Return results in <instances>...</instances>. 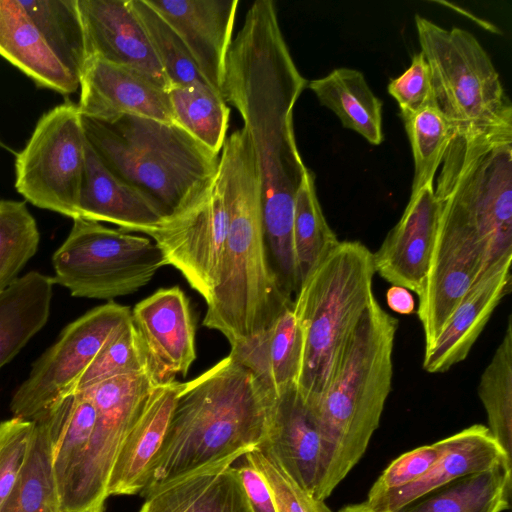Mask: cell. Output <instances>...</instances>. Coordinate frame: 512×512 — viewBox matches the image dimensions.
Masks as SVG:
<instances>
[{"label":"cell","instance_id":"obj_1","mask_svg":"<svg viewBox=\"0 0 512 512\" xmlns=\"http://www.w3.org/2000/svg\"><path fill=\"white\" fill-rule=\"evenodd\" d=\"M306 85L282 34L274 1H255L232 41L221 94L240 114L253 147L266 247L287 294L299 286L293 216L307 167L297 146L293 115Z\"/></svg>","mask_w":512,"mask_h":512},{"label":"cell","instance_id":"obj_2","mask_svg":"<svg viewBox=\"0 0 512 512\" xmlns=\"http://www.w3.org/2000/svg\"><path fill=\"white\" fill-rule=\"evenodd\" d=\"M276 397L228 355L182 383L141 496L192 472L237 460L267 438Z\"/></svg>","mask_w":512,"mask_h":512},{"label":"cell","instance_id":"obj_3","mask_svg":"<svg viewBox=\"0 0 512 512\" xmlns=\"http://www.w3.org/2000/svg\"><path fill=\"white\" fill-rule=\"evenodd\" d=\"M217 171L228 229L219 283L206 304L203 325L233 346L268 328L293 299L281 289L270 263L259 171L244 127L226 138Z\"/></svg>","mask_w":512,"mask_h":512},{"label":"cell","instance_id":"obj_4","mask_svg":"<svg viewBox=\"0 0 512 512\" xmlns=\"http://www.w3.org/2000/svg\"><path fill=\"white\" fill-rule=\"evenodd\" d=\"M398 319L374 297L325 389L310 405L321 438L314 496L326 500L364 455L392 388Z\"/></svg>","mask_w":512,"mask_h":512},{"label":"cell","instance_id":"obj_5","mask_svg":"<svg viewBox=\"0 0 512 512\" xmlns=\"http://www.w3.org/2000/svg\"><path fill=\"white\" fill-rule=\"evenodd\" d=\"M86 141L118 179L165 217L198 195L217 173L219 155L179 124L124 115L103 122L81 115Z\"/></svg>","mask_w":512,"mask_h":512},{"label":"cell","instance_id":"obj_6","mask_svg":"<svg viewBox=\"0 0 512 512\" xmlns=\"http://www.w3.org/2000/svg\"><path fill=\"white\" fill-rule=\"evenodd\" d=\"M373 253L359 241H339L301 283L293 311L304 349L297 389L308 406L328 384L365 309L375 297Z\"/></svg>","mask_w":512,"mask_h":512},{"label":"cell","instance_id":"obj_7","mask_svg":"<svg viewBox=\"0 0 512 512\" xmlns=\"http://www.w3.org/2000/svg\"><path fill=\"white\" fill-rule=\"evenodd\" d=\"M421 53L431 72L435 106L455 133L512 123V107L490 56L474 35L416 14Z\"/></svg>","mask_w":512,"mask_h":512},{"label":"cell","instance_id":"obj_8","mask_svg":"<svg viewBox=\"0 0 512 512\" xmlns=\"http://www.w3.org/2000/svg\"><path fill=\"white\" fill-rule=\"evenodd\" d=\"M52 264L54 283L72 296L110 301L135 293L166 266L151 238L82 218L73 219Z\"/></svg>","mask_w":512,"mask_h":512},{"label":"cell","instance_id":"obj_9","mask_svg":"<svg viewBox=\"0 0 512 512\" xmlns=\"http://www.w3.org/2000/svg\"><path fill=\"white\" fill-rule=\"evenodd\" d=\"M85 147L78 106L68 101L54 107L16 156L17 191L39 208L79 218Z\"/></svg>","mask_w":512,"mask_h":512},{"label":"cell","instance_id":"obj_10","mask_svg":"<svg viewBox=\"0 0 512 512\" xmlns=\"http://www.w3.org/2000/svg\"><path fill=\"white\" fill-rule=\"evenodd\" d=\"M157 383L150 371L117 376L86 390L96 418L84 456L59 497V512L104 507L119 450Z\"/></svg>","mask_w":512,"mask_h":512},{"label":"cell","instance_id":"obj_11","mask_svg":"<svg viewBox=\"0 0 512 512\" xmlns=\"http://www.w3.org/2000/svg\"><path fill=\"white\" fill-rule=\"evenodd\" d=\"M130 318L128 306L109 301L68 324L13 394V417L35 421L58 400L75 392L91 362Z\"/></svg>","mask_w":512,"mask_h":512},{"label":"cell","instance_id":"obj_12","mask_svg":"<svg viewBox=\"0 0 512 512\" xmlns=\"http://www.w3.org/2000/svg\"><path fill=\"white\" fill-rule=\"evenodd\" d=\"M227 229L226 204L217 171L198 195L165 217L148 235L160 249L166 266L177 269L208 304L219 283Z\"/></svg>","mask_w":512,"mask_h":512},{"label":"cell","instance_id":"obj_13","mask_svg":"<svg viewBox=\"0 0 512 512\" xmlns=\"http://www.w3.org/2000/svg\"><path fill=\"white\" fill-rule=\"evenodd\" d=\"M490 269L479 241L438 212L434 246L419 292L418 318L429 346L477 279Z\"/></svg>","mask_w":512,"mask_h":512},{"label":"cell","instance_id":"obj_14","mask_svg":"<svg viewBox=\"0 0 512 512\" xmlns=\"http://www.w3.org/2000/svg\"><path fill=\"white\" fill-rule=\"evenodd\" d=\"M132 321L144 343L157 383L186 376L196 358L189 300L178 287L161 288L138 302Z\"/></svg>","mask_w":512,"mask_h":512},{"label":"cell","instance_id":"obj_15","mask_svg":"<svg viewBox=\"0 0 512 512\" xmlns=\"http://www.w3.org/2000/svg\"><path fill=\"white\" fill-rule=\"evenodd\" d=\"M88 58L130 68L168 92L170 82L129 0H77Z\"/></svg>","mask_w":512,"mask_h":512},{"label":"cell","instance_id":"obj_16","mask_svg":"<svg viewBox=\"0 0 512 512\" xmlns=\"http://www.w3.org/2000/svg\"><path fill=\"white\" fill-rule=\"evenodd\" d=\"M178 34L205 82L222 96L238 0H145Z\"/></svg>","mask_w":512,"mask_h":512},{"label":"cell","instance_id":"obj_17","mask_svg":"<svg viewBox=\"0 0 512 512\" xmlns=\"http://www.w3.org/2000/svg\"><path fill=\"white\" fill-rule=\"evenodd\" d=\"M79 88L82 116L111 122L134 115L177 124L168 92L130 68L89 57Z\"/></svg>","mask_w":512,"mask_h":512},{"label":"cell","instance_id":"obj_18","mask_svg":"<svg viewBox=\"0 0 512 512\" xmlns=\"http://www.w3.org/2000/svg\"><path fill=\"white\" fill-rule=\"evenodd\" d=\"M438 222L434 183L410 196L396 225L373 253L375 272L395 286L419 294L428 270Z\"/></svg>","mask_w":512,"mask_h":512},{"label":"cell","instance_id":"obj_19","mask_svg":"<svg viewBox=\"0 0 512 512\" xmlns=\"http://www.w3.org/2000/svg\"><path fill=\"white\" fill-rule=\"evenodd\" d=\"M511 260L486 270L462 298L435 340L423 369L442 373L466 359L501 300L511 291Z\"/></svg>","mask_w":512,"mask_h":512},{"label":"cell","instance_id":"obj_20","mask_svg":"<svg viewBox=\"0 0 512 512\" xmlns=\"http://www.w3.org/2000/svg\"><path fill=\"white\" fill-rule=\"evenodd\" d=\"M442 452L421 477L370 505L377 512H397L427 494L469 474L512 463L487 426L474 424L441 439Z\"/></svg>","mask_w":512,"mask_h":512},{"label":"cell","instance_id":"obj_21","mask_svg":"<svg viewBox=\"0 0 512 512\" xmlns=\"http://www.w3.org/2000/svg\"><path fill=\"white\" fill-rule=\"evenodd\" d=\"M266 449L306 491L314 494L320 463L321 438L316 419L297 386L276 397Z\"/></svg>","mask_w":512,"mask_h":512},{"label":"cell","instance_id":"obj_22","mask_svg":"<svg viewBox=\"0 0 512 512\" xmlns=\"http://www.w3.org/2000/svg\"><path fill=\"white\" fill-rule=\"evenodd\" d=\"M78 215L85 220L115 224L128 233L146 235L164 219L146 196L105 167L87 141Z\"/></svg>","mask_w":512,"mask_h":512},{"label":"cell","instance_id":"obj_23","mask_svg":"<svg viewBox=\"0 0 512 512\" xmlns=\"http://www.w3.org/2000/svg\"><path fill=\"white\" fill-rule=\"evenodd\" d=\"M182 383L157 384L125 438L114 462L108 487L112 495H135L144 489L151 463L166 435Z\"/></svg>","mask_w":512,"mask_h":512},{"label":"cell","instance_id":"obj_24","mask_svg":"<svg viewBox=\"0 0 512 512\" xmlns=\"http://www.w3.org/2000/svg\"><path fill=\"white\" fill-rule=\"evenodd\" d=\"M303 349L304 334L292 304L268 328L231 346L229 355L277 397L297 386Z\"/></svg>","mask_w":512,"mask_h":512},{"label":"cell","instance_id":"obj_25","mask_svg":"<svg viewBox=\"0 0 512 512\" xmlns=\"http://www.w3.org/2000/svg\"><path fill=\"white\" fill-rule=\"evenodd\" d=\"M234 462L226 460L157 487L144 496L139 512H252Z\"/></svg>","mask_w":512,"mask_h":512},{"label":"cell","instance_id":"obj_26","mask_svg":"<svg viewBox=\"0 0 512 512\" xmlns=\"http://www.w3.org/2000/svg\"><path fill=\"white\" fill-rule=\"evenodd\" d=\"M0 56L38 86L67 95L79 81L58 59L19 0H0Z\"/></svg>","mask_w":512,"mask_h":512},{"label":"cell","instance_id":"obj_27","mask_svg":"<svg viewBox=\"0 0 512 512\" xmlns=\"http://www.w3.org/2000/svg\"><path fill=\"white\" fill-rule=\"evenodd\" d=\"M54 284L52 277L31 271L0 295V369L46 325Z\"/></svg>","mask_w":512,"mask_h":512},{"label":"cell","instance_id":"obj_28","mask_svg":"<svg viewBox=\"0 0 512 512\" xmlns=\"http://www.w3.org/2000/svg\"><path fill=\"white\" fill-rule=\"evenodd\" d=\"M95 418L92 398L81 390L64 396L35 420L46 425L50 436L58 501L84 456Z\"/></svg>","mask_w":512,"mask_h":512},{"label":"cell","instance_id":"obj_29","mask_svg":"<svg viewBox=\"0 0 512 512\" xmlns=\"http://www.w3.org/2000/svg\"><path fill=\"white\" fill-rule=\"evenodd\" d=\"M320 104L332 110L342 125L372 145L383 141L382 101L374 95L364 75L352 68L334 69L309 82Z\"/></svg>","mask_w":512,"mask_h":512},{"label":"cell","instance_id":"obj_30","mask_svg":"<svg viewBox=\"0 0 512 512\" xmlns=\"http://www.w3.org/2000/svg\"><path fill=\"white\" fill-rule=\"evenodd\" d=\"M512 463L469 474L397 512H502L510 508Z\"/></svg>","mask_w":512,"mask_h":512},{"label":"cell","instance_id":"obj_31","mask_svg":"<svg viewBox=\"0 0 512 512\" xmlns=\"http://www.w3.org/2000/svg\"><path fill=\"white\" fill-rule=\"evenodd\" d=\"M20 4L80 84L88 54L77 0H29L20 1Z\"/></svg>","mask_w":512,"mask_h":512},{"label":"cell","instance_id":"obj_32","mask_svg":"<svg viewBox=\"0 0 512 512\" xmlns=\"http://www.w3.org/2000/svg\"><path fill=\"white\" fill-rule=\"evenodd\" d=\"M338 243L319 203L315 175L307 168L295 196L293 216V246L299 287Z\"/></svg>","mask_w":512,"mask_h":512},{"label":"cell","instance_id":"obj_33","mask_svg":"<svg viewBox=\"0 0 512 512\" xmlns=\"http://www.w3.org/2000/svg\"><path fill=\"white\" fill-rule=\"evenodd\" d=\"M177 124L219 155L227 138L230 108L207 84L172 87L168 91Z\"/></svg>","mask_w":512,"mask_h":512},{"label":"cell","instance_id":"obj_34","mask_svg":"<svg viewBox=\"0 0 512 512\" xmlns=\"http://www.w3.org/2000/svg\"><path fill=\"white\" fill-rule=\"evenodd\" d=\"M488 430L512 459V317L478 385Z\"/></svg>","mask_w":512,"mask_h":512},{"label":"cell","instance_id":"obj_35","mask_svg":"<svg viewBox=\"0 0 512 512\" xmlns=\"http://www.w3.org/2000/svg\"><path fill=\"white\" fill-rule=\"evenodd\" d=\"M34 422L26 464L0 512H59L50 436L42 421Z\"/></svg>","mask_w":512,"mask_h":512},{"label":"cell","instance_id":"obj_36","mask_svg":"<svg viewBox=\"0 0 512 512\" xmlns=\"http://www.w3.org/2000/svg\"><path fill=\"white\" fill-rule=\"evenodd\" d=\"M411 144L414 176L411 195L433 183L453 130L436 106H428L402 118Z\"/></svg>","mask_w":512,"mask_h":512},{"label":"cell","instance_id":"obj_37","mask_svg":"<svg viewBox=\"0 0 512 512\" xmlns=\"http://www.w3.org/2000/svg\"><path fill=\"white\" fill-rule=\"evenodd\" d=\"M40 233L25 202L0 200V295L35 255Z\"/></svg>","mask_w":512,"mask_h":512},{"label":"cell","instance_id":"obj_38","mask_svg":"<svg viewBox=\"0 0 512 512\" xmlns=\"http://www.w3.org/2000/svg\"><path fill=\"white\" fill-rule=\"evenodd\" d=\"M129 1L147 34L171 88L207 84L183 41L173 28L145 0Z\"/></svg>","mask_w":512,"mask_h":512},{"label":"cell","instance_id":"obj_39","mask_svg":"<svg viewBox=\"0 0 512 512\" xmlns=\"http://www.w3.org/2000/svg\"><path fill=\"white\" fill-rule=\"evenodd\" d=\"M145 371L152 372L149 356L131 316L91 362L75 391L84 390L117 376Z\"/></svg>","mask_w":512,"mask_h":512},{"label":"cell","instance_id":"obj_40","mask_svg":"<svg viewBox=\"0 0 512 512\" xmlns=\"http://www.w3.org/2000/svg\"><path fill=\"white\" fill-rule=\"evenodd\" d=\"M243 457L265 479L276 512H333L324 500L303 489L263 447L258 446Z\"/></svg>","mask_w":512,"mask_h":512},{"label":"cell","instance_id":"obj_41","mask_svg":"<svg viewBox=\"0 0 512 512\" xmlns=\"http://www.w3.org/2000/svg\"><path fill=\"white\" fill-rule=\"evenodd\" d=\"M34 427V421L18 417L0 423V509L26 464Z\"/></svg>","mask_w":512,"mask_h":512},{"label":"cell","instance_id":"obj_42","mask_svg":"<svg viewBox=\"0 0 512 512\" xmlns=\"http://www.w3.org/2000/svg\"><path fill=\"white\" fill-rule=\"evenodd\" d=\"M442 452V441L415 448L400 455L382 472L370 488L367 503L372 505L388 493L412 483L436 462Z\"/></svg>","mask_w":512,"mask_h":512},{"label":"cell","instance_id":"obj_43","mask_svg":"<svg viewBox=\"0 0 512 512\" xmlns=\"http://www.w3.org/2000/svg\"><path fill=\"white\" fill-rule=\"evenodd\" d=\"M387 90L397 101L401 118L435 106L430 68L421 52L413 55L409 68L392 79Z\"/></svg>","mask_w":512,"mask_h":512},{"label":"cell","instance_id":"obj_44","mask_svg":"<svg viewBox=\"0 0 512 512\" xmlns=\"http://www.w3.org/2000/svg\"><path fill=\"white\" fill-rule=\"evenodd\" d=\"M252 512H276L269 487L263 476L249 463L235 467Z\"/></svg>","mask_w":512,"mask_h":512},{"label":"cell","instance_id":"obj_45","mask_svg":"<svg viewBox=\"0 0 512 512\" xmlns=\"http://www.w3.org/2000/svg\"><path fill=\"white\" fill-rule=\"evenodd\" d=\"M387 305L398 314L408 315L415 311L413 295L404 287L392 285L386 293Z\"/></svg>","mask_w":512,"mask_h":512},{"label":"cell","instance_id":"obj_46","mask_svg":"<svg viewBox=\"0 0 512 512\" xmlns=\"http://www.w3.org/2000/svg\"><path fill=\"white\" fill-rule=\"evenodd\" d=\"M338 512H377L374 510L366 501L357 503V504H349L341 508Z\"/></svg>","mask_w":512,"mask_h":512},{"label":"cell","instance_id":"obj_47","mask_svg":"<svg viewBox=\"0 0 512 512\" xmlns=\"http://www.w3.org/2000/svg\"><path fill=\"white\" fill-rule=\"evenodd\" d=\"M84 512H104V507L96 508V509H90V510H86Z\"/></svg>","mask_w":512,"mask_h":512}]
</instances>
